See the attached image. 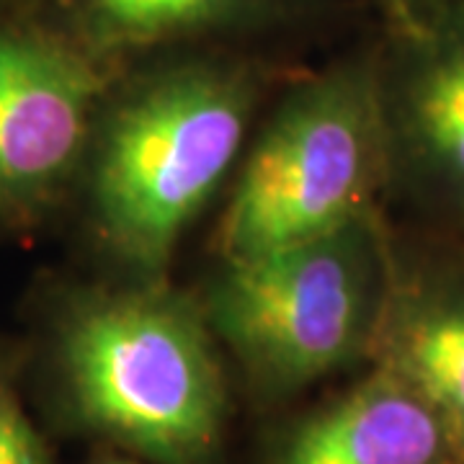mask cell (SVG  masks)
Instances as JSON below:
<instances>
[{"label":"cell","mask_w":464,"mask_h":464,"mask_svg":"<svg viewBox=\"0 0 464 464\" xmlns=\"http://www.w3.org/2000/svg\"><path fill=\"white\" fill-rule=\"evenodd\" d=\"M284 0H34L32 14L93 60L119 70L134 60L250 32L279 16Z\"/></svg>","instance_id":"9"},{"label":"cell","mask_w":464,"mask_h":464,"mask_svg":"<svg viewBox=\"0 0 464 464\" xmlns=\"http://www.w3.org/2000/svg\"><path fill=\"white\" fill-rule=\"evenodd\" d=\"M24 323V387L47 431L148 464L217 462L230 395L199 297L168 279L42 276Z\"/></svg>","instance_id":"1"},{"label":"cell","mask_w":464,"mask_h":464,"mask_svg":"<svg viewBox=\"0 0 464 464\" xmlns=\"http://www.w3.org/2000/svg\"><path fill=\"white\" fill-rule=\"evenodd\" d=\"M93 464H145L142 459H137L132 454H127V457H121V454H103L99 457Z\"/></svg>","instance_id":"12"},{"label":"cell","mask_w":464,"mask_h":464,"mask_svg":"<svg viewBox=\"0 0 464 464\" xmlns=\"http://www.w3.org/2000/svg\"><path fill=\"white\" fill-rule=\"evenodd\" d=\"M34 0H0V16L11 14H32Z\"/></svg>","instance_id":"11"},{"label":"cell","mask_w":464,"mask_h":464,"mask_svg":"<svg viewBox=\"0 0 464 464\" xmlns=\"http://www.w3.org/2000/svg\"><path fill=\"white\" fill-rule=\"evenodd\" d=\"M217 261L302 243L374 212L390 179L377 63L348 57L295 83L246 145Z\"/></svg>","instance_id":"4"},{"label":"cell","mask_w":464,"mask_h":464,"mask_svg":"<svg viewBox=\"0 0 464 464\" xmlns=\"http://www.w3.org/2000/svg\"><path fill=\"white\" fill-rule=\"evenodd\" d=\"M264 85L246 60L183 47L114 70L63 217L116 279H168L186 230L246 152Z\"/></svg>","instance_id":"2"},{"label":"cell","mask_w":464,"mask_h":464,"mask_svg":"<svg viewBox=\"0 0 464 464\" xmlns=\"http://www.w3.org/2000/svg\"><path fill=\"white\" fill-rule=\"evenodd\" d=\"M0 464H57L50 431L34 415L24 387L18 335L0 333Z\"/></svg>","instance_id":"10"},{"label":"cell","mask_w":464,"mask_h":464,"mask_svg":"<svg viewBox=\"0 0 464 464\" xmlns=\"http://www.w3.org/2000/svg\"><path fill=\"white\" fill-rule=\"evenodd\" d=\"M268 464H459L431 405L377 369L343 395L297 418Z\"/></svg>","instance_id":"7"},{"label":"cell","mask_w":464,"mask_h":464,"mask_svg":"<svg viewBox=\"0 0 464 464\" xmlns=\"http://www.w3.org/2000/svg\"><path fill=\"white\" fill-rule=\"evenodd\" d=\"M392 264L369 212L302 243L219 261L197 297L250 390L279 400L369 356Z\"/></svg>","instance_id":"3"},{"label":"cell","mask_w":464,"mask_h":464,"mask_svg":"<svg viewBox=\"0 0 464 464\" xmlns=\"http://www.w3.org/2000/svg\"><path fill=\"white\" fill-rule=\"evenodd\" d=\"M111 75L39 16H0V243L63 217Z\"/></svg>","instance_id":"5"},{"label":"cell","mask_w":464,"mask_h":464,"mask_svg":"<svg viewBox=\"0 0 464 464\" xmlns=\"http://www.w3.org/2000/svg\"><path fill=\"white\" fill-rule=\"evenodd\" d=\"M377 369L413 387L444 420L464 464V276H402L392 264L390 295L369 348Z\"/></svg>","instance_id":"8"},{"label":"cell","mask_w":464,"mask_h":464,"mask_svg":"<svg viewBox=\"0 0 464 464\" xmlns=\"http://www.w3.org/2000/svg\"><path fill=\"white\" fill-rule=\"evenodd\" d=\"M390 176L464 215V8L441 11L377 63Z\"/></svg>","instance_id":"6"}]
</instances>
